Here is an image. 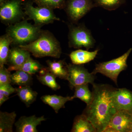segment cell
<instances>
[{
    "instance_id": "obj_1",
    "label": "cell",
    "mask_w": 132,
    "mask_h": 132,
    "mask_svg": "<svg viewBox=\"0 0 132 132\" xmlns=\"http://www.w3.org/2000/svg\"><path fill=\"white\" fill-rule=\"evenodd\" d=\"M92 101L83 114L97 132H104L111 119L117 112L113 101L114 88L108 85L93 84Z\"/></svg>"
},
{
    "instance_id": "obj_2",
    "label": "cell",
    "mask_w": 132,
    "mask_h": 132,
    "mask_svg": "<svg viewBox=\"0 0 132 132\" xmlns=\"http://www.w3.org/2000/svg\"><path fill=\"white\" fill-rule=\"evenodd\" d=\"M19 47L28 51L37 58L51 57L59 58L62 53L60 43L52 33L48 31H42L35 40Z\"/></svg>"
},
{
    "instance_id": "obj_3",
    "label": "cell",
    "mask_w": 132,
    "mask_h": 132,
    "mask_svg": "<svg viewBox=\"0 0 132 132\" xmlns=\"http://www.w3.org/2000/svg\"><path fill=\"white\" fill-rule=\"evenodd\" d=\"M42 26L32 25L26 21L17 22L8 28L7 34L12 43L19 46L26 45L35 40L40 35Z\"/></svg>"
},
{
    "instance_id": "obj_4",
    "label": "cell",
    "mask_w": 132,
    "mask_h": 132,
    "mask_svg": "<svg viewBox=\"0 0 132 132\" xmlns=\"http://www.w3.org/2000/svg\"><path fill=\"white\" fill-rule=\"evenodd\" d=\"M132 48H130L123 55L110 61L99 63L92 72L95 75L100 73L111 79L117 85V80L121 72L125 70L127 67V61Z\"/></svg>"
},
{
    "instance_id": "obj_5",
    "label": "cell",
    "mask_w": 132,
    "mask_h": 132,
    "mask_svg": "<svg viewBox=\"0 0 132 132\" xmlns=\"http://www.w3.org/2000/svg\"><path fill=\"white\" fill-rule=\"evenodd\" d=\"M69 40L70 47H83L87 50L93 47L95 43L90 30L83 25L71 27L69 35Z\"/></svg>"
},
{
    "instance_id": "obj_6",
    "label": "cell",
    "mask_w": 132,
    "mask_h": 132,
    "mask_svg": "<svg viewBox=\"0 0 132 132\" xmlns=\"http://www.w3.org/2000/svg\"><path fill=\"white\" fill-rule=\"evenodd\" d=\"M68 76L67 80L72 89L78 85L94 83L95 75L89 72L81 65L67 64Z\"/></svg>"
},
{
    "instance_id": "obj_7",
    "label": "cell",
    "mask_w": 132,
    "mask_h": 132,
    "mask_svg": "<svg viewBox=\"0 0 132 132\" xmlns=\"http://www.w3.org/2000/svg\"><path fill=\"white\" fill-rule=\"evenodd\" d=\"M25 13L29 19L34 21L36 25L42 26L60 20L55 16L52 9L48 8L35 7L32 3H28L25 6Z\"/></svg>"
},
{
    "instance_id": "obj_8",
    "label": "cell",
    "mask_w": 132,
    "mask_h": 132,
    "mask_svg": "<svg viewBox=\"0 0 132 132\" xmlns=\"http://www.w3.org/2000/svg\"><path fill=\"white\" fill-rule=\"evenodd\" d=\"M20 0H10L3 2L0 8V18L4 23H11L23 16Z\"/></svg>"
},
{
    "instance_id": "obj_9",
    "label": "cell",
    "mask_w": 132,
    "mask_h": 132,
    "mask_svg": "<svg viewBox=\"0 0 132 132\" xmlns=\"http://www.w3.org/2000/svg\"><path fill=\"white\" fill-rule=\"evenodd\" d=\"M93 0H69L66 8L67 14L73 22H77L94 7Z\"/></svg>"
},
{
    "instance_id": "obj_10",
    "label": "cell",
    "mask_w": 132,
    "mask_h": 132,
    "mask_svg": "<svg viewBox=\"0 0 132 132\" xmlns=\"http://www.w3.org/2000/svg\"><path fill=\"white\" fill-rule=\"evenodd\" d=\"M132 117V112L117 111L104 132H129Z\"/></svg>"
},
{
    "instance_id": "obj_11",
    "label": "cell",
    "mask_w": 132,
    "mask_h": 132,
    "mask_svg": "<svg viewBox=\"0 0 132 132\" xmlns=\"http://www.w3.org/2000/svg\"><path fill=\"white\" fill-rule=\"evenodd\" d=\"M112 99L117 111L132 112V92L130 90L126 88H114Z\"/></svg>"
},
{
    "instance_id": "obj_12",
    "label": "cell",
    "mask_w": 132,
    "mask_h": 132,
    "mask_svg": "<svg viewBox=\"0 0 132 132\" xmlns=\"http://www.w3.org/2000/svg\"><path fill=\"white\" fill-rule=\"evenodd\" d=\"M44 116L38 117L35 115L22 116L15 123L17 132H38L37 127L46 120Z\"/></svg>"
},
{
    "instance_id": "obj_13",
    "label": "cell",
    "mask_w": 132,
    "mask_h": 132,
    "mask_svg": "<svg viewBox=\"0 0 132 132\" xmlns=\"http://www.w3.org/2000/svg\"><path fill=\"white\" fill-rule=\"evenodd\" d=\"M31 58L30 53L20 47H14L10 50L7 63L10 66L21 65Z\"/></svg>"
},
{
    "instance_id": "obj_14",
    "label": "cell",
    "mask_w": 132,
    "mask_h": 132,
    "mask_svg": "<svg viewBox=\"0 0 132 132\" xmlns=\"http://www.w3.org/2000/svg\"><path fill=\"white\" fill-rule=\"evenodd\" d=\"M42 101L52 108L56 113L61 109L65 108V104L68 101L73 100L72 97H64L57 95H47L41 97Z\"/></svg>"
},
{
    "instance_id": "obj_15",
    "label": "cell",
    "mask_w": 132,
    "mask_h": 132,
    "mask_svg": "<svg viewBox=\"0 0 132 132\" xmlns=\"http://www.w3.org/2000/svg\"><path fill=\"white\" fill-rule=\"evenodd\" d=\"M98 50L90 52L87 50L79 49L72 52L69 56L72 64L82 65L94 60L98 54Z\"/></svg>"
},
{
    "instance_id": "obj_16",
    "label": "cell",
    "mask_w": 132,
    "mask_h": 132,
    "mask_svg": "<svg viewBox=\"0 0 132 132\" xmlns=\"http://www.w3.org/2000/svg\"><path fill=\"white\" fill-rule=\"evenodd\" d=\"M48 71L55 76L56 78L67 80L68 76V71L67 64L63 60L58 61H52L48 60L47 61Z\"/></svg>"
},
{
    "instance_id": "obj_17",
    "label": "cell",
    "mask_w": 132,
    "mask_h": 132,
    "mask_svg": "<svg viewBox=\"0 0 132 132\" xmlns=\"http://www.w3.org/2000/svg\"><path fill=\"white\" fill-rule=\"evenodd\" d=\"M45 68L39 62L33 60L31 57L21 65L18 67L9 66L8 69L10 71L21 70L32 75L37 73H40Z\"/></svg>"
},
{
    "instance_id": "obj_18",
    "label": "cell",
    "mask_w": 132,
    "mask_h": 132,
    "mask_svg": "<svg viewBox=\"0 0 132 132\" xmlns=\"http://www.w3.org/2000/svg\"><path fill=\"white\" fill-rule=\"evenodd\" d=\"M16 93L20 100L27 107L35 101L38 94L29 86H19L16 88Z\"/></svg>"
},
{
    "instance_id": "obj_19",
    "label": "cell",
    "mask_w": 132,
    "mask_h": 132,
    "mask_svg": "<svg viewBox=\"0 0 132 132\" xmlns=\"http://www.w3.org/2000/svg\"><path fill=\"white\" fill-rule=\"evenodd\" d=\"M71 132H97L95 128L83 114L76 117Z\"/></svg>"
},
{
    "instance_id": "obj_20",
    "label": "cell",
    "mask_w": 132,
    "mask_h": 132,
    "mask_svg": "<svg viewBox=\"0 0 132 132\" xmlns=\"http://www.w3.org/2000/svg\"><path fill=\"white\" fill-rule=\"evenodd\" d=\"M16 114L15 112L11 113L0 112V132H13V127L15 123Z\"/></svg>"
},
{
    "instance_id": "obj_21",
    "label": "cell",
    "mask_w": 132,
    "mask_h": 132,
    "mask_svg": "<svg viewBox=\"0 0 132 132\" xmlns=\"http://www.w3.org/2000/svg\"><path fill=\"white\" fill-rule=\"evenodd\" d=\"M36 77L42 84L50 88L52 90L56 91L60 88V86L56 81V77L48 71L47 68L42 71Z\"/></svg>"
},
{
    "instance_id": "obj_22",
    "label": "cell",
    "mask_w": 132,
    "mask_h": 132,
    "mask_svg": "<svg viewBox=\"0 0 132 132\" xmlns=\"http://www.w3.org/2000/svg\"><path fill=\"white\" fill-rule=\"evenodd\" d=\"M12 43V40L7 34L0 38V67L7 64L10 52L9 46Z\"/></svg>"
},
{
    "instance_id": "obj_23",
    "label": "cell",
    "mask_w": 132,
    "mask_h": 132,
    "mask_svg": "<svg viewBox=\"0 0 132 132\" xmlns=\"http://www.w3.org/2000/svg\"><path fill=\"white\" fill-rule=\"evenodd\" d=\"M32 79L31 75L21 70L16 71L11 75V84L19 86H29Z\"/></svg>"
},
{
    "instance_id": "obj_24",
    "label": "cell",
    "mask_w": 132,
    "mask_h": 132,
    "mask_svg": "<svg viewBox=\"0 0 132 132\" xmlns=\"http://www.w3.org/2000/svg\"><path fill=\"white\" fill-rule=\"evenodd\" d=\"M75 92L72 98L73 99L78 98L88 105L92 101L93 94L88 88V84L78 85L75 87Z\"/></svg>"
},
{
    "instance_id": "obj_25",
    "label": "cell",
    "mask_w": 132,
    "mask_h": 132,
    "mask_svg": "<svg viewBox=\"0 0 132 132\" xmlns=\"http://www.w3.org/2000/svg\"><path fill=\"white\" fill-rule=\"evenodd\" d=\"M95 6H99L109 11L115 10L123 5L126 0H93Z\"/></svg>"
},
{
    "instance_id": "obj_26",
    "label": "cell",
    "mask_w": 132,
    "mask_h": 132,
    "mask_svg": "<svg viewBox=\"0 0 132 132\" xmlns=\"http://www.w3.org/2000/svg\"><path fill=\"white\" fill-rule=\"evenodd\" d=\"M38 6L53 10L62 9L65 5V0H34Z\"/></svg>"
},
{
    "instance_id": "obj_27",
    "label": "cell",
    "mask_w": 132,
    "mask_h": 132,
    "mask_svg": "<svg viewBox=\"0 0 132 132\" xmlns=\"http://www.w3.org/2000/svg\"><path fill=\"white\" fill-rule=\"evenodd\" d=\"M10 71L5 67H0V85L11 84Z\"/></svg>"
},
{
    "instance_id": "obj_28",
    "label": "cell",
    "mask_w": 132,
    "mask_h": 132,
    "mask_svg": "<svg viewBox=\"0 0 132 132\" xmlns=\"http://www.w3.org/2000/svg\"><path fill=\"white\" fill-rule=\"evenodd\" d=\"M16 93V88L12 87L11 84L0 85V93L9 97L10 95Z\"/></svg>"
},
{
    "instance_id": "obj_29",
    "label": "cell",
    "mask_w": 132,
    "mask_h": 132,
    "mask_svg": "<svg viewBox=\"0 0 132 132\" xmlns=\"http://www.w3.org/2000/svg\"><path fill=\"white\" fill-rule=\"evenodd\" d=\"M9 99V97H7L2 93H0V106H1Z\"/></svg>"
},
{
    "instance_id": "obj_30",
    "label": "cell",
    "mask_w": 132,
    "mask_h": 132,
    "mask_svg": "<svg viewBox=\"0 0 132 132\" xmlns=\"http://www.w3.org/2000/svg\"><path fill=\"white\" fill-rule=\"evenodd\" d=\"M129 132H132V117L131 122V125H130V129H129Z\"/></svg>"
},
{
    "instance_id": "obj_31",
    "label": "cell",
    "mask_w": 132,
    "mask_h": 132,
    "mask_svg": "<svg viewBox=\"0 0 132 132\" xmlns=\"http://www.w3.org/2000/svg\"><path fill=\"white\" fill-rule=\"evenodd\" d=\"M4 1H5V0H1V3H2L3 2H4Z\"/></svg>"
}]
</instances>
